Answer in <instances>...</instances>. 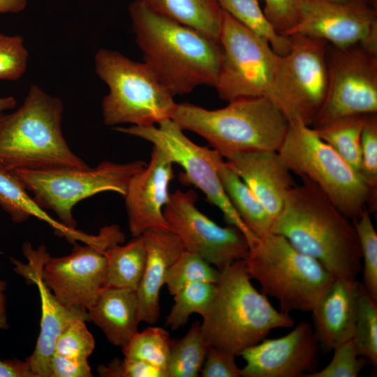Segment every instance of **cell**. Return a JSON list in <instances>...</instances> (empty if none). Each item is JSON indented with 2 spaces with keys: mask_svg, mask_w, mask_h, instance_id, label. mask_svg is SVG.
Wrapping results in <instances>:
<instances>
[{
  "mask_svg": "<svg viewBox=\"0 0 377 377\" xmlns=\"http://www.w3.org/2000/svg\"><path fill=\"white\" fill-rule=\"evenodd\" d=\"M286 193L271 232L321 263L335 278L357 280L362 256L353 221L311 180L301 177Z\"/></svg>",
  "mask_w": 377,
  "mask_h": 377,
  "instance_id": "1",
  "label": "cell"
},
{
  "mask_svg": "<svg viewBox=\"0 0 377 377\" xmlns=\"http://www.w3.org/2000/svg\"><path fill=\"white\" fill-rule=\"evenodd\" d=\"M128 12L143 62L173 96L214 87L222 57L219 41L155 13L141 0L133 1Z\"/></svg>",
  "mask_w": 377,
  "mask_h": 377,
  "instance_id": "2",
  "label": "cell"
},
{
  "mask_svg": "<svg viewBox=\"0 0 377 377\" xmlns=\"http://www.w3.org/2000/svg\"><path fill=\"white\" fill-rule=\"evenodd\" d=\"M63 111L59 97L31 85L17 110L0 116V165L9 170L90 168L63 135Z\"/></svg>",
  "mask_w": 377,
  "mask_h": 377,
  "instance_id": "3",
  "label": "cell"
},
{
  "mask_svg": "<svg viewBox=\"0 0 377 377\" xmlns=\"http://www.w3.org/2000/svg\"><path fill=\"white\" fill-rule=\"evenodd\" d=\"M251 279L243 260L235 261L221 272L214 301L201 323L208 348L239 355L271 330L293 325L290 316L276 309Z\"/></svg>",
  "mask_w": 377,
  "mask_h": 377,
  "instance_id": "4",
  "label": "cell"
},
{
  "mask_svg": "<svg viewBox=\"0 0 377 377\" xmlns=\"http://www.w3.org/2000/svg\"><path fill=\"white\" fill-rule=\"evenodd\" d=\"M171 119L202 137L223 158L232 152L279 151L289 126L283 112L264 97L237 98L216 110L177 103Z\"/></svg>",
  "mask_w": 377,
  "mask_h": 377,
  "instance_id": "5",
  "label": "cell"
},
{
  "mask_svg": "<svg viewBox=\"0 0 377 377\" xmlns=\"http://www.w3.org/2000/svg\"><path fill=\"white\" fill-rule=\"evenodd\" d=\"M243 261L248 275L260 283L262 293L276 299L280 311L288 314L311 311L335 278L318 260L272 232L256 237Z\"/></svg>",
  "mask_w": 377,
  "mask_h": 377,
  "instance_id": "6",
  "label": "cell"
},
{
  "mask_svg": "<svg viewBox=\"0 0 377 377\" xmlns=\"http://www.w3.org/2000/svg\"><path fill=\"white\" fill-rule=\"evenodd\" d=\"M94 64L96 75L108 88L101 103L106 126H151L171 119L177 104L174 96L146 64L101 48Z\"/></svg>",
  "mask_w": 377,
  "mask_h": 377,
  "instance_id": "7",
  "label": "cell"
},
{
  "mask_svg": "<svg viewBox=\"0 0 377 377\" xmlns=\"http://www.w3.org/2000/svg\"><path fill=\"white\" fill-rule=\"evenodd\" d=\"M278 152L292 173L314 182L349 219H357L367 208L370 192L360 174L320 139L312 127L300 122L289 123Z\"/></svg>",
  "mask_w": 377,
  "mask_h": 377,
  "instance_id": "8",
  "label": "cell"
},
{
  "mask_svg": "<svg viewBox=\"0 0 377 377\" xmlns=\"http://www.w3.org/2000/svg\"><path fill=\"white\" fill-rule=\"evenodd\" d=\"M219 43L222 57L214 88L220 98L229 102L264 97L280 110L277 80L281 56L269 43L225 10Z\"/></svg>",
  "mask_w": 377,
  "mask_h": 377,
  "instance_id": "9",
  "label": "cell"
},
{
  "mask_svg": "<svg viewBox=\"0 0 377 377\" xmlns=\"http://www.w3.org/2000/svg\"><path fill=\"white\" fill-rule=\"evenodd\" d=\"M143 161L117 163L103 161L95 168L11 170L43 209L52 210L60 221L77 229L73 208L80 201L104 191L124 196L132 177L146 166Z\"/></svg>",
  "mask_w": 377,
  "mask_h": 377,
  "instance_id": "10",
  "label": "cell"
},
{
  "mask_svg": "<svg viewBox=\"0 0 377 377\" xmlns=\"http://www.w3.org/2000/svg\"><path fill=\"white\" fill-rule=\"evenodd\" d=\"M114 130L150 142L164 151L173 163L184 169L179 177L182 184L199 188L207 200L221 210L226 221L244 235L249 244L257 237L244 224L226 195L218 172L223 158L218 151L192 142L172 119L157 126H116Z\"/></svg>",
  "mask_w": 377,
  "mask_h": 377,
  "instance_id": "11",
  "label": "cell"
},
{
  "mask_svg": "<svg viewBox=\"0 0 377 377\" xmlns=\"http://www.w3.org/2000/svg\"><path fill=\"white\" fill-rule=\"evenodd\" d=\"M288 37L290 48L281 56L278 73L280 110L289 123L311 126L327 90L328 43L299 34Z\"/></svg>",
  "mask_w": 377,
  "mask_h": 377,
  "instance_id": "12",
  "label": "cell"
},
{
  "mask_svg": "<svg viewBox=\"0 0 377 377\" xmlns=\"http://www.w3.org/2000/svg\"><path fill=\"white\" fill-rule=\"evenodd\" d=\"M328 85L312 128L353 114L377 113V52L361 45L327 47Z\"/></svg>",
  "mask_w": 377,
  "mask_h": 377,
  "instance_id": "13",
  "label": "cell"
},
{
  "mask_svg": "<svg viewBox=\"0 0 377 377\" xmlns=\"http://www.w3.org/2000/svg\"><path fill=\"white\" fill-rule=\"evenodd\" d=\"M193 190H176L170 194L163 214L169 230L185 249L206 260L220 272L237 260H244L249 245L244 235L234 226L221 227L196 207Z\"/></svg>",
  "mask_w": 377,
  "mask_h": 377,
  "instance_id": "14",
  "label": "cell"
},
{
  "mask_svg": "<svg viewBox=\"0 0 377 377\" xmlns=\"http://www.w3.org/2000/svg\"><path fill=\"white\" fill-rule=\"evenodd\" d=\"M295 34L323 39L337 48L361 45L377 52L376 12L364 0H302L300 20L287 37Z\"/></svg>",
  "mask_w": 377,
  "mask_h": 377,
  "instance_id": "15",
  "label": "cell"
},
{
  "mask_svg": "<svg viewBox=\"0 0 377 377\" xmlns=\"http://www.w3.org/2000/svg\"><path fill=\"white\" fill-rule=\"evenodd\" d=\"M111 246L105 243L82 246L75 242L69 255L47 258L42 279L64 306L87 310L103 287L104 251Z\"/></svg>",
  "mask_w": 377,
  "mask_h": 377,
  "instance_id": "16",
  "label": "cell"
},
{
  "mask_svg": "<svg viewBox=\"0 0 377 377\" xmlns=\"http://www.w3.org/2000/svg\"><path fill=\"white\" fill-rule=\"evenodd\" d=\"M320 345L313 325L302 321L288 334L244 349L242 377H306L318 370Z\"/></svg>",
  "mask_w": 377,
  "mask_h": 377,
  "instance_id": "17",
  "label": "cell"
},
{
  "mask_svg": "<svg viewBox=\"0 0 377 377\" xmlns=\"http://www.w3.org/2000/svg\"><path fill=\"white\" fill-rule=\"evenodd\" d=\"M23 253L28 259L24 265L11 258L15 271L38 287L41 302L40 330L32 354L26 359L36 377H50V360L54 354L57 339L73 321H89L87 309L68 308L61 304L42 279L43 266L50 256L44 245L37 250L29 242L22 246Z\"/></svg>",
  "mask_w": 377,
  "mask_h": 377,
  "instance_id": "18",
  "label": "cell"
},
{
  "mask_svg": "<svg viewBox=\"0 0 377 377\" xmlns=\"http://www.w3.org/2000/svg\"><path fill=\"white\" fill-rule=\"evenodd\" d=\"M172 165L164 151L153 147L149 163L129 181L124 198L133 237L149 229L170 230L163 209L174 178Z\"/></svg>",
  "mask_w": 377,
  "mask_h": 377,
  "instance_id": "19",
  "label": "cell"
},
{
  "mask_svg": "<svg viewBox=\"0 0 377 377\" xmlns=\"http://www.w3.org/2000/svg\"><path fill=\"white\" fill-rule=\"evenodd\" d=\"M223 158L261 201L274 221L286 193L295 184L278 151L232 152Z\"/></svg>",
  "mask_w": 377,
  "mask_h": 377,
  "instance_id": "20",
  "label": "cell"
},
{
  "mask_svg": "<svg viewBox=\"0 0 377 377\" xmlns=\"http://www.w3.org/2000/svg\"><path fill=\"white\" fill-rule=\"evenodd\" d=\"M360 282L334 278L311 310L313 332L326 352L353 339Z\"/></svg>",
  "mask_w": 377,
  "mask_h": 377,
  "instance_id": "21",
  "label": "cell"
},
{
  "mask_svg": "<svg viewBox=\"0 0 377 377\" xmlns=\"http://www.w3.org/2000/svg\"><path fill=\"white\" fill-rule=\"evenodd\" d=\"M147 251L144 273L135 291L139 319L153 325L160 317L159 295L170 267L186 250L170 230L149 229L142 235Z\"/></svg>",
  "mask_w": 377,
  "mask_h": 377,
  "instance_id": "22",
  "label": "cell"
},
{
  "mask_svg": "<svg viewBox=\"0 0 377 377\" xmlns=\"http://www.w3.org/2000/svg\"><path fill=\"white\" fill-rule=\"evenodd\" d=\"M89 320L112 345L123 348L138 332V302L135 290L103 288L87 309Z\"/></svg>",
  "mask_w": 377,
  "mask_h": 377,
  "instance_id": "23",
  "label": "cell"
},
{
  "mask_svg": "<svg viewBox=\"0 0 377 377\" xmlns=\"http://www.w3.org/2000/svg\"><path fill=\"white\" fill-rule=\"evenodd\" d=\"M0 206L15 223H22L30 216L47 223L59 237H64L71 244L81 241L84 244L96 243L98 235L86 234L77 229H71L50 216L28 193L21 181L13 172L0 165Z\"/></svg>",
  "mask_w": 377,
  "mask_h": 377,
  "instance_id": "24",
  "label": "cell"
},
{
  "mask_svg": "<svg viewBox=\"0 0 377 377\" xmlns=\"http://www.w3.org/2000/svg\"><path fill=\"white\" fill-rule=\"evenodd\" d=\"M151 10L219 41L223 10L218 0H141Z\"/></svg>",
  "mask_w": 377,
  "mask_h": 377,
  "instance_id": "25",
  "label": "cell"
},
{
  "mask_svg": "<svg viewBox=\"0 0 377 377\" xmlns=\"http://www.w3.org/2000/svg\"><path fill=\"white\" fill-rule=\"evenodd\" d=\"M218 172L226 195L247 228L258 237L271 232L273 220L248 185L226 161L220 163Z\"/></svg>",
  "mask_w": 377,
  "mask_h": 377,
  "instance_id": "26",
  "label": "cell"
},
{
  "mask_svg": "<svg viewBox=\"0 0 377 377\" xmlns=\"http://www.w3.org/2000/svg\"><path fill=\"white\" fill-rule=\"evenodd\" d=\"M106 266L103 288H126L136 291L142 279L147 251L142 235L127 244L114 245L104 251Z\"/></svg>",
  "mask_w": 377,
  "mask_h": 377,
  "instance_id": "27",
  "label": "cell"
},
{
  "mask_svg": "<svg viewBox=\"0 0 377 377\" xmlns=\"http://www.w3.org/2000/svg\"><path fill=\"white\" fill-rule=\"evenodd\" d=\"M367 114L342 117L313 128L319 138L357 172H360L361 162V134Z\"/></svg>",
  "mask_w": 377,
  "mask_h": 377,
  "instance_id": "28",
  "label": "cell"
},
{
  "mask_svg": "<svg viewBox=\"0 0 377 377\" xmlns=\"http://www.w3.org/2000/svg\"><path fill=\"white\" fill-rule=\"evenodd\" d=\"M207 349L202 334L201 323L195 322L184 337L172 339L165 369L168 377L198 376Z\"/></svg>",
  "mask_w": 377,
  "mask_h": 377,
  "instance_id": "29",
  "label": "cell"
},
{
  "mask_svg": "<svg viewBox=\"0 0 377 377\" xmlns=\"http://www.w3.org/2000/svg\"><path fill=\"white\" fill-rule=\"evenodd\" d=\"M223 10L256 35L265 38L280 56L290 48L288 37L276 31L262 10L259 0H218Z\"/></svg>",
  "mask_w": 377,
  "mask_h": 377,
  "instance_id": "30",
  "label": "cell"
},
{
  "mask_svg": "<svg viewBox=\"0 0 377 377\" xmlns=\"http://www.w3.org/2000/svg\"><path fill=\"white\" fill-rule=\"evenodd\" d=\"M216 285L200 282L189 284L173 295L174 304L166 317L165 325L172 330L184 326L190 316L198 313L202 318L214 301Z\"/></svg>",
  "mask_w": 377,
  "mask_h": 377,
  "instance_id": "31",
  "label": "cell"
},
{
  "mask_svg": "<svg viewBox=\"0 0 377 377\" xmlns=\"http://www.w3.org/2000/svg\"><path fill=\"white\" fill-rule=\"evenodd\" d=\"M353 340L357 353L377 365V302L360 283Z\"/></svg>",
  "mask_w": 377,
  "mask_h": 377,
  "instance_id": "32",
  "label": "cell"
},
{
  "mask_svg": "<svg viewBox=\"0 0 377 377\" xmlns=\"http://www.w3.org/2000/svg\"><path fill=\"white\" fill-rule=\"evenodd\" d=\"M171 343L164 328L148 327L135 333L121 350L124 358L145 361L165 370Z\"/></svg>",
  "mask_w": 377,
  "mask_h": 377,
  "instance_id": "33",
  "label": "cell"
},
{
  "mask_svg": "<svg viewBox=\"0 0 377 377\" xmlns=\"http://www.w3.org/2000/svg\"><path fill=\"white\" fill-rule=\"evenodd\" d=\"M221 272L198 254L185 250L170 267L165 278L171 295L184 287L200 282L216 283Z\"/></svg>",
  "mask_w": 377,
  "mask_h": 377,
  "instance_id": "34",
  "label": "cell"
},
{
  "mask_svg": "<svg viewBox=\"0 0 377 377\" xmlns=\"http://www.w3.org/2000/svg\"><path fill=\"white\" fill-rule=\"evenodd\" d=\"M353 221L362 256V286L371 298L377 302V232L367 208Z\"/></svg>",
  "mask_w": 377,
  "mask_h": 377,
  "instance_id": "35",
  "label": "cell"
},
{
  "mask_svg": "<svg viewBox=\"0 0 377 377\" xmlns=\"http://www.w3.org/2000/svg\"><path fill=\"white\" fill-rule=\"evenodd\" d=\"M361 162L359 173L367 184L370 198L369 212L377 211V114H367L361 134Z\"/></svg>",
  "mask_w": 377,
  "mask_h": 377,
  "instance_id": "36",
  "label": "cell"
},
{
  "mask_svg": "<svg viewBox=\"0 0 377 377\" xmlns=\"http://www.w3.org/2000/svg\"><path fill=\"white\" fill-rule=\"evenodd\" d=\"M84 320H77L70 324L56 341L54 353L73 360H87L95 347L93 335Z\"/></svg>",
  "mask_w": 377,
  "mask_h": 377,
  "instance_id": "37",
  "label": "cell"
},
{
  "mask_svg": "<svg viewBox=\"0 0 377 377\" xmlns=\"http://www.w3.org/2000/svg\"><path fill=\"white\" fill-rule=\"evenodd\" d=\"M29 52L20 35L0 34V80L15 81L26 72Z\"/></svg>",
  "mask_w": 377,
  "mask_h": 377,
  "instance_id": "38",
  "label": "cell"
},
{
  "mask_svg": "<svg viewBox=\"0 0 377 377\" xmlns=\"http://www.w3.org/2000/svg\"><path fill=\"white\" fill-rule=\"evenodd\" d=\"M333 350L334 354L329 364L306 377H357L367 362L358 355L353 339Z\"/></svg>",
  "mask_w": 377,
  "mask_h": 377,
  "instance_id": "39",
  "label": "cell"
},
{
  "mask_svg": "<svg viewBox=\"0 0 377 377\" xmlns=\"http://www.w3.org/2000/svg\"><path fill=\"white\" fill-rule=\"evenodd\" d=\"M264 14L279 34L286 36L298 23L302 0H264Z\"/></svg>",
  "mask_w": 377,
  "mask_h": 377,
  "instance_id": "40",
  "label": "cell"
},
{
  "mask_svg": "<svg viewBox=\"0 0 377 377\" xmlns=\"http://www.w3.org/2000/svg\"><path fill=\"white\" fill-rule=\"evenodd\" d=\"M97 371L102 377H168L166 371L145 361L117 357L107 365L100 364Z\"/></svg>",
  "mask_w": 377,
  "mask_h": 377,
  "instance_id": "41",
  "label": "cell"
},
{
  "mask_svg": "<svg viewBox=\"0 0 377 377\" xmlns=\"http://www.w3.org/2000/svg\"><path fill=\"white\" fill-rule=\"evenodd\" d=\"M235 355L209 347L200 373L202 377H242Z\"/></svg>",
  "mask_w": 377,
  "mask_h": 377,
  "instance_id": "42",
  "label": "cell"
},
{
  "mask_svg": "<svg viewBox=\"0 0 377 377\" xmlns=\"http://www.w3.org/2000/svg\"><path fill=\"white\" fill-rule=\"evenodd\" d=\"M50 377H91L87 360H73L54 353L50 360Z\"/></svg>",
  "mask_w": 377,
  "mask_h": 377,
  "instance_id": "43",
  "label": "cell"
},
{
  "mask_svg": "<svg viewBox=\"0 0 377 377\" xmlns=\"http://www.w3.org/2000/svg\"><path fill=\"white\" fill-rule=\"evenodd\" d=\"M0 377H36L29 364L17 358L1 360Z\"/></svg>",
  "mask_w": 377,
  "mask_h": 377,
  "instance_id": "44",
  "label": "cell"
},
{
  "mask_svg": "<svg viewBox=\"0 0 377 377\" xmlns=\"http://www.w3.org/2000/svg\"><path fill=\"white\" fill-rule=\"evenodd\" d=\"M27 0H0V13H18L26 8Z\"/></svg>",
  "mask_w": 377,
  "mask_h": 377,
  "instance_id": "45",
  "label": "cell"
},
{
  "mask_svg": "<svg viewBox=\"0 0 377 377\" xmlns=\"http://www.w3.org/2000/svg\"><path fill=\"white\" fill-rule=\"evenodd\" d=\"M6 286V282L0 279V330H4L8 327L6 311V297L4 294Z\"/></svg>",
  "mask_w": 377,
  "mask_h": 377,
  "instance_id": "46",
  "label": "cell"
},
{
  "mask_svg": "<svg viewBox=\"0 0 377 377\" xmlns=\"http://www.w3.org/2000/svg\"><path fill=\"white\" fill-rule=\"evenodd\" d=\"M17 101L13 96L0 97V116L6 110L15 108Z\"/></svg>",
  "mask_w": 377,
  "mask_h": 377,
  "instance_id": "47",
  "label": "cell"
},
{
  "mask_svg": "<svg viewBox=\"0 0 377 377\" xmlns=\"http://www.w3.org/2000/svg\"><path fill=\"white\" fill-rule=\"evenodd\" d=\"M327 1L335 2V3H345V2L348 1L349 0H327Z\"/></svg>",
  "mask_w": 377,
  "mask_h": 377,
  "instance_id": "48",
  "label": "cell"
}]
</instances>
